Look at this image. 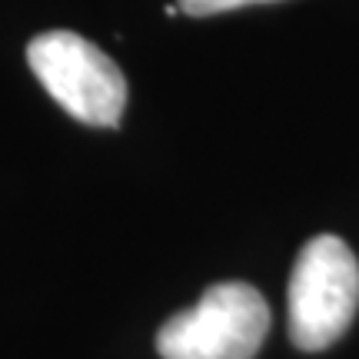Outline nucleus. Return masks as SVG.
I'll return each instance as SVG.
<instances>
[{
	"label": "nucleus",
	"mask_w": 359,
	"mask_h": 359,
	"mask_svg": "<svg viewBox=\"0 0 359 359\" xmlns=\"http://www.w3.org/2000/svg\"><path fill=\"white\" fill-rule=\"evenodd\" d=\"M359 313V263L339 236H313L290 276V339L303 353H323Z\"/></svg>",
	"instance_id": "obj_1"
},
{
	"label": "nucleus",
	"mask_w": 359,
	"mask_h": 359,
	"mask_svg": "<svg viewBox=\"0 0 359 359\" xmlns=\"http://www.w3.org/2000/svg\"><path fill=\"white\" fill-rule=\"evenodd\" d=\"M27 64L67 114L90 127H116L127 80L107 53L70 30H47L27 43Z\"/></svg>",
	"instance_id": "obj_2"
},
{
	"label": "nucleus",
	"mask_w": 359,
	"mask_h": 359,
	"mask_svg": "<svg viewBox=\"0 0 359 359\" xmlns=\"http://www.w3.org/2000/svg\"><path fill=\"white\" fill-rule=\"evenodd\" d=\"M269 333V306L250 283H217L156 333L163 359H253Z\"/></svg>",
	"instance_id": "obj_3"
},
{
	"label": "nucleus",
	"mask_w": 359,
	"mask_h": 359,
	"mask_svg": "<svg viewBox=\"0 0 359 359\" xmlns=\"http://www.w3.org/2000/svg\"><path fill=\"white\" fill-rule=\"evenodd\" d=\"M253 4H273V0H177V7L190 17H213L236 7H253Z\"/></svg>",
	"instance_id": "obj_4"
}]
</instances>
